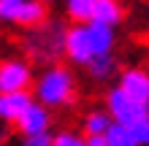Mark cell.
Returning a JSON list of instances; mask_svg holds the SVG:
<instances>
[{
	"label": "cell",
	"mask_w": 149,
	"mask_h": 146,
	"mask_svg": "<svg viewBox=\"0 0 149 146\" xmlns=\"http://www.w3.org/2000/svg\"><path fill=\"white\" fill-rule=\"evenodd\" d=\"M87 71H90V76H92V79L106 81L109 76L114 73V57H95V60H90Z\"/></svg>",
	"instance_id": "15"
},
{
	"label": "cell",
	"mask_w": 149,
	"mask_h": 146,
	"mask_svg": "<svg viewBox=\"0 0 149 146\" xmlns=\"http://www.w3.org/2000/svg\"><path fill=\"white\" fill-rule=\"evenodd\" d=\"M16 127L22 130L24 138H30V135H46L49 127H52V114L43 106H38L36 100L27 106V111L19 116V122H16Z\"/></svg>",
	"instance_id": "8"
},
{
	"label": "cell",
	"mask_w": 149,
	"mask_h": 146,
	"mask_svg": "<svg viewBox=\"0 0 149 146\" xmlns=\"http://www.w3.org/2000/svg\"><path fill=\"white\" fill-rule=\"evenodd\" d=\"M33 84V68L22 57H8L0 62V95L27 92Z\"/></svg>",
	"instance_id": "5"
},
{
	"label": "cell",
	"mask_w": 149,
	"mask_h": 146,
	"mask_svg": "<svg viewBox=\"0 0 149 146\" xmlns=\"http://www.w3.org/2000/svg\"><path fill=\"white\" fill-rule=\"evenodd\" d=\"M33 103L30 92H14V95H0V122L16 125L19 116L27 111V106Z\"/></svg>",
	"instance_id": "10"
},
{
	"label": "cell",
	"mask_w": 149,
	"mask_h": 146,
	"mask_svg": "<svg viewBox=\"0 0 149 146\" xmlns=\"http://www.w3.org/2000/svg\"><path fill=\"white\" fill-rule=\"evenodd\" d=\"M117 89L125 98H130L133 103L149 106V73L144 68H127V71H122Z\"/></svg>",
	"instance_id": "7"
},
{
	"label": "cell",
	"mask_w": 149,
	"mask_h": 146,
	"mask_svg": "<svg viewBox=\"0 0 149 146\" xmlns=\"http://www.w3.org/2000/svg\"><path fill=\"white\" fill-rule=\"evenodd\" d=\"M52 146H84V138L71 130H63V133L52 135Z\"/></svg>",
	"instance_id": "16"
},
{
	"label": "cell",
	"mask_w": 149,
	"mask_h": 146,
	"mask_svg": "<svg viewBox=\"0 0 149 146\" xmlns=\"http://www.w3.org/2000/svg\"><path fill=\"white\" fill-rule=\"evenodd\" d=\"M0 22L36 30L46 22V6L38 0H0Z\"/></svg>",
	"instance_id": "2"
},
{
	"label": "cell",
	"mask_w": 149,
	"mask_h": 146,
	"mask_svg": "<svg viewBox=\"0 0 149 146\" xmlns=\"http://www.w3.org/2000/svg\"><path fill=\"white\" fill-rule=\"evenodd\" d=\"M38 3H43V6H49V3H54V0H38Z\"/></svg>",
	"instance_id": "19"
},
{
	"label": "cell",
	"mask_w": 149,
	"mask_h": 146,
	"mask_svg": "<svg viewBox=\"0 0 149 146\" xmlns=\"http://www.w3.org/2000/svg\"><path fill=\"white\" fill-rule=\"evenodd\" d=\"M103 143H106V146H138V143L133 141V135H130L125 127H119V125H111L109 130H106Z\"/></svg>",
	"instance_id": "14"
},
{
	"label": "cell",
	"mask_w": 149,
	"mask_h": 146,
	"mask_svg": "<svg viewBox=\"0 0 149 146\" xmlns=\"http://www.w3.org/2000/svg\"><path fill=\"white\" fill-rule=\"evenodd\" d=\"M63 35H65V30H60L57 24H49V27L41 24V27L27 33L24 49L36 60H54L57 54H63Z\"/></svg>",
	"instance_id": "3"
},
{
	"label": "cell",
	"mask_w": 149,
	"mask_h": 146,
	"mask_svg": "<svg viewBox=\"0 0 149 146\" xmlns=\"http://www.w3.org/2000/svg\"><path fill=\"white\" fill-rule=\"evenodd\" d=\"M84 146H106L103 135H84Z\"/></svg>",
	"instance_id": "18"
},
{
	"label": "cell",
	"mask_w": 149,
	"mask_h": 146,
	"mask_svg": "<svg viewBox=\"0 0 149 146\" xmlns=\"http://www.w3.org/2000/svg\"><path fill=\"white\" fill-rule=\"evenodd\" d=\"M111 116L106 111H90V114L84 116V133L87 135H106V130L111 127Z\"/></svg>",
	"instance_id": "12"
},
{
	"label": "cell",
	"mask_w": 149,
	"mask_h": 146,
	"mask_svg": "<svg viewBox=\"0 0 149 146\" xmlns=\"http://www.w3.org/2000/svg\"><path fill=\"white\" fill-rule=\"evenodd\" d=\"M92 8H95V0H65V11H68V16L73 19V24L90 22Z\"/></svg>",
	"instance_id": "13"
},
{
	"label": "cell",
	"mask_w": 149,
	"mask_h": 146,
	"mask_svg": "<svg viewBox=\"0 0 149 146\" xmlns=\"http://www.w3.org/2000/svg\"><path fill=\"white\" fill-rule=\"evenodd\" d=\"M63 51L68 54L73 65H90L92 51H90V41H87V22L84 24H73V27L65 30L63 35Z\"/></svg>",
	"instance_id": "6"
},
{
	"label": "cell",
	"mask_w": 149,
	"mask_h": 146,
	"mask_svg": "<svg viewBox=\"0 0 149 146\" xmlns=\"http://www.w3.org/2000/svg\"><path fill=\"white\" fill-rule=\"evenodd\" d=\"M106 106H109L106 114L111 116V122H114V125H119V127H133L136 122H141V119H149V106L133 103L130 98L122 95L117 87L109 89V95H106Z\"/></svg>",
	"instance_id": "4"
},
{
	"label": "cell",
	"mask_w": 149,
	"mask_h": 146,
	"mask_svg": "<svg viewBox=\"0 0 149 146\" xmlns=\"http://www.w3.org/2000/svg\"><path fill=\"white\" fill-rule=\"evenodd\" d=\"M22 146H52V135H30V138H24Z\"/></svg>",
	"instance_id": "17"
},
{
	"label": "cell",
	"mask_w": 149,
	"mask_h": 146,
	"mask_svg": "<svg viewBox=\"0 0 149 146\" xmlns=\"http://www.w3.org/2000/svg\"><path fill=\"white\" fill-rule=\"evenodd\" d=\"M87 41H90L92 60L95 57H111L117 35H114V27H106V24H98V22H87Z\"/></svg>",
	"instance_id": "9"
},
{
	"label": "cell",
	"mask_w": 149,
	"mask_h": 146,
	"mask_svg": "<svg viewBox=\"0 0 149 146\" xmlns=\"http://www.w3.org/2000/svg\"><path fill=\"white\" fill-rule=\"evenodd\" d=\"M122 19H125V8H122L119 0H95L90 22L106 24V27H117Z\"/></svg>",
	"instance_id": "11"
},
{
	"label": "cell",
	"mask_w": 149,
	"mask_h": 146,
	"mask_svg": "<svg viewBox=\"0 0 149 146\" xmlns=\"http://www.w3.org/2000/svg\"><path fill=\"white\" fill-rule=\"evenodd\" d=\"M76 95V79L65 65H49L36 79V103L43 108L71 106Z\"/></svg>",
	"instance_id": "1"
}]
</instances>
